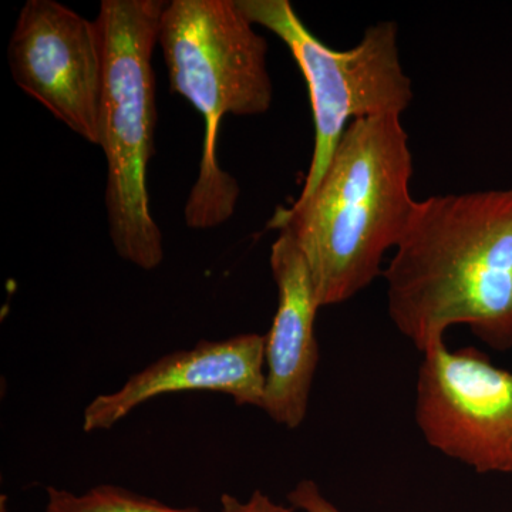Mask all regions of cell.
I'll return each instance as SVG.
<instances>
[{
	"label": "cell",
	"mask_w": 512,
	"mask_h": 512,
	"mask_svg": "<svg viewBox=\"0 0 512 512\" xmlns=\"http://www.w3.org/2000/svg\"><path fill=\"white\" fill-rule=\"evenodd\" d=\"M383 271L389 316L419 352L453 326L512 349V190L416 201Z\"/></svg>",
	"instance_id": "obj_1"
},
{
	"label": "cell",
	"mask_w": 512,
	"mask_h": 512,
	"mask_svg": "<svg viewBox=\"0 0 512 512\" xmlns=\"http://www.w3.org/2000/svg\"><path fill=\"white\" fill-rule=\"evenodd\" d=\"M400 119L353 120L315 191L268 222L301 249L319 308L349 301L383 276V256L409 224L413 157Z\"/></svg>",
	"instance_id": "obj_2"
},
{
	"label": "cell",
	"mask_w": 512,
	"mask_h": 512,
	"mask_svg": "<svg viewBox=\"0 0 512 512\" xmlns=\"http://www.w3.org/2000/svg\"><path fill=\"white\" fill-rule=\"evenodd\" d=\"M254 26L237 0H171L161 13L157 43L171 92L192 104L205 124L200 173L184 211L192 229L220 227L237 210L239 185L217 160L221 120L271 109L268 43Z\"/></svg>",
	"instance_id": "obj_3"
},
{
	"label": "cell",
	"mask_w": 512,
	"mask_h": 512,
	"mask_svg": "<svg viewBox=\"0 0 512 512\" xmlns=\"http://www.w3.org/2000/svg\"><path fill=\"white\" fill-rule=\"evenodd\" d=\"M164 8L163 0H103L94 19L104 50L99 146L107 161L110 238L121 259L144 271L164 259L163 234L147 190L157 124L151 59Z\"/></svg>",
	"instance_id": "obj_4"
},
{
	"label": "cell",
	"mask_w": 512,
	"mask_h": 512,
	"mask_svg": "<svg viewBox=\"0 0 512 512\" xmlns=\"http://www.w3.org/2000/svg\"><path fill=\"white\" fill-rule=\"evenodd\" d=\"M237 5L255 26L288 46L308 84L315 147L299 195L303 200L318 187L353 120L402 116L409 109L413 87L400 62L399 28L384 20L367 28L352 49L335 50L309 32L289 0H237Z\"/></svg>",
	"instance_id": "obj_5"
},
{
	"label": "cell",
	"mask_w": 512,
	"mask_h": 512,
	"mask_svg": "<svg viewBox=\"0 0 512 512\" xmlns=\"http://www.w3.org/2000/svg\"><path fill=\"white\" fill-rule=\"evenodd\" d=\"M414 419L429 446L480 474L512 476V372L476 348L423 353Z\"/></svg>",
	"instance_id": "obj_6"
},
{
	"label": "cell",
	"mask_w": 512,
	"mask_h": 512,
	"mask_svg": "<svg viewBox=\"0 0 512 512\" xmlns=\"http://www.w3.org/2000/svg\"><path fill=\"white\" fill-rule=\"evenodd\" d=\"M8 60L23 92L99 146L104 50L96 20L56 0H28L10 37Z\"/></svg>",
	"instance_id": "obj_7"
},
{
	"label": "cell",
	"mask_w": 512,
	"mask_h": 512,
	"mask_svg": "<svg viewBox=\"0 0 512 512\" xmlns=\"http://www.w3.org/2000/svg\"><path fill=\"white\" fill-rule=\"evenodd\" d=\"M265 336L244 333L232 338L201 340L177 350L136 373L117 392L100 394L84 409L83 429L110 430L141 404L164 394L215 392L237 406L264 409Z\"/></svg>",
	"instance_id": "obj_8"
},
{
	"label": "cell",
	"mask_w": 512,
	"mask_h": 512,
	"mask_svg": "<svg viewBox=\"0 0 512 512\" xmlns=\"http://www.w3.org/2000/svg\"><path fill=\"white\" fill-rule=\"evenodd\" d=\"M269 262L278 288V308L265 336L262 410L275 423L295 430L308 414L318 369L315 320L320 308L305 256L288 232L279 231Z\"/></svg>",
	"instance_id": "obj_9"
},
{
	"label": "cell",
	"mask_w": 512,
	"mask_h": 512,
	"mask_svg": "<svg viewBox=\"0 0 512 512\" xmlns=\"http://www.w3.org/2000/svg\"><path fill=\"white\" fill-rule=\"evenodd\" d=\"M46 512H202L198 508H175L116 485L103 484L82 495L47 487Z\"/></svg>",
	"instance_id": "obj_10"
},
{
	"label": "cell",
	"mask_w": 512,
	"mask_h": 512,
	"mask_svg": "<svg viewBox=\"0 0 512 512\" xmlns=\"http://www.w3.org/2000/svg\"><path fill=\"white\" fill-rule=\"evenodd\" d=\"M289 503L295 510L305 512H342L322 494L319 485L312 480H302L288 494Z\"/></svg>",
	"instance_id": "obj_11"
},
{
	"label": "cell",
	"mask_w": 512,
	"mask_h": 512,
	"mask_svg": "<svg viewBox=\"0 0 512 512\" xmlns=\"http://www.w3.org/2000/svg\"><path fill=\"white\" fill-rule=\"evenodd\" d=\"M221 512H295V508L276 504L268 495L256 490L247 503H241L234 495L222 494Z\"/></svg>",
	"instance_id": "obj_12"
}]
</instances>
